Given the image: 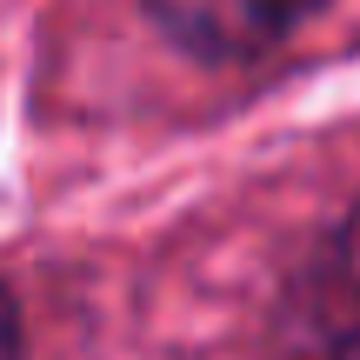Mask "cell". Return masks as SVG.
Masks as SVG:
<instances>
[{
    "label": "cell",
    "mask_w": 360,
    "mask_h": 360,
    "mask_svg": "<svg viewBox=\"0 0 360 360\" xmlns=\"http://www.w3.org/2000/svg\"><path fill=\"white\" fill-rule=\"evenodd\" d=\"M267 360H360V207L281 287Z\"/></svg>",
    "instance_id": "cell-1"
},
{
    "label": "cell",
    "mask_w": 360,
    "mask_h": 360,
    "mask_svg": "<svg viewBox=\"0 0 360 360\" xmlns=\"http://www.w3.org/2000/svg\"><path fill=\"white\" fill-rule=\"evenodd\" d=\"M321 0H147L160 34L193 60H260L294 34Z\"/></svg>",
    "instance_id": "cell-2"
}]
</instances>
